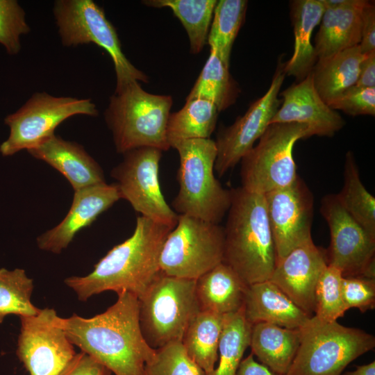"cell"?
Instances as JSON below:
<instances>
[{"mask_svg": "<svg viewBox=\"0 0 375 375\" xmlns=\"http://www.w3.org/2000/svg\"><path fill=\"white\" fill-rule=\"evenodd\" d=\"M105 312L85 318L62 317L73 344L115 375H146L145 367L156 350L146 342L139 321L138 298L123 292Z\"/></svg>", "mask_w": 375, "mask_h": 375, "instance_id": "cell-1", "label": "cell"}, {"mask_svg": "<svg viewBox=\"0 0 375 375\" xmlns=\"http://www.w3.org/2000/svg\"><path fill=\"white\" fill-rule=\"evenodd\" d=\"M172 228L138 216L128 239L108 251L90 274L67 277L65 284L81 301L105 291L128 292L139 298L160 272L161 249Z\"/></svg>", "mask_w": 375, "mask_h": 375, "instance_id": "cell-2", "label": "cell"}, {"mask_svg": "<svg viewBox=\"0 0 375 375\" xmlns=\"http://www.w3.org/2000/svg\"><path fill=\"white\" fill-rule=\"evenodd\" d=\"M223 262L249 285L269 280L276 262L265 195L231 190Z\"/></svg>", "mask_w": 375, "mask_h": 375, "instance_id": "cell-3", "label": "cell"}, {"mask_svg": "<svg viewBox=\"0 0 375 375\" xmlns=\"http://www.w3.org/2000/svg\"><path fill=\"white\" fill-rule=\"evenodd\" d=\"M172 102L171 96L149 93L138 81L114 93L104 118L117 152L143 147L168 150L166 132Z\"/></svg>", "mask_w": 375, "mask_h": 375, "instance_id": "cell-4", "label": "cell"}, {"mask_svg": "<svg viewBox=\"0 0 375 375\" xmlns=\"http://www.w3.org/2000/svg\"><path fill=\"white\" fill-rule=\"evenodd\" d=\"M179 155V190L172 207L180 215L219 224L228 212L231 192L215 178L217 147L214 140L191 139L172 146Z\"/></svg>", "mask_w": 375, "mask_h": 375, "instance_id": "cell-5", "label": "cell"}, {"mask_svg": "<svg viewBox=\"0 0 375 375\" xmlns=\"http://www.w3.org/2000/svg\"><path fill=\"white\" fill-rule=\"evenodd\" d=\"M299 331V346L286 375H341L350 362L375 347L373 335L315 316Z\"/></svg>", "mask_w": 375, "mask_h": 375, "instance_id": "cell-6", "label": "cell"}, {"mask_svg": "<svg viewBox=\"0 0 375 375\" xmlns=\"http://www.w3.org/2000/svg\"><path fill=\"white\" fill-rule=\"evenodd\" d=\"M196 280L157 275L138 298L142 333L153 349L181 342L191 319L200 311Z\"/></svg>", "mask_w": 375, "mask_h": 375, "instance_id": "cell-7", "label": "cell"}, {"mask_svg": "<svg viewBox=\"0 0 375 375\" xmlns=\"http://www.w3.org/2000/svg\"><path fill=\"white\" fill-rule=\"evenodd\" d=\"M53 15L63 46L94 43L110 55L116 75L115 93L135 81L147 83L148 76L124 54L116 29L104 10L92 0H57Z\"/></svg>", "mask_w": 375, "mask_h": 375, "instance_id": "cell-8", "label": "cell"}, {"mask_svg": "<svg viewBox=\"0 0 375 375\" xmlns=\"http://www.w3.org/2000/svg\"><path fill=\"white\" fill-rule=\"evenodd\" d=\"M311 136L303 124H269L258 144L241 160V187L265 194L290 185L297 176L293 147L299 140Z\"/></svg>", "mask_w": 375, "mask_h": 375, "instance_id": "cell-9", "label": "cell"}, {"mask_svg": "<svg viewBox=\"0 0 375 375\" xmlns=\"http://www.w3.org/2000/svg\"><path fill=\"white\" fill-rule=\"evenodd\" d=\"M224 252L223 226L178 215L162 245L160 270L167 276L197 280L223 262Z\"/></svg>", "mask_w": 375, "mask_h": 375, "instance_id": "cell-10", "label": "cell"}, {"mask_svg": "<svg viewBox=\"0 0 375 375\" xmlns=\"http://www.w3.org/2000/svg\"><path fill=\"white\" fill-rule=\"evenodd\" d=\"M78 115L96 117L99 112L90 99L34 93L17 111L5 117L10 133L0 144L1 154L10 156L36 147L55 134L62 122Z\"/></svg>", "mask_w": 375, "mask_h": 375, "instance_id": "cell-11", "label": "cell"}, {"mask_svg": "<svg viewBox=\"0 0 375 375\" xmlns=\"http://www.w3.org/2000/svg\"><path fill=\"white\" fill-rule=\"evenodd\" d=\"M160 149L143 147L123 153L122 161L111 171L121 199L138 212L156 222L174 228L178 215L168 205L159 180Z\"/></svg>", "mask_w": 375, "mask_h": 375, "instance_id": "cell-12", "label": "cell"}, {"mask_svg": "<svg viewBox=\"0 0 375 375\" xmlns=\"http://www.w3.org/2000/svg\"><path fill=\"white\" fill-rule=\"evenodd\" d=\"M17 356L29 375H60L76 355L53 308L19 317Z\"/></svg>", "mask_w": 375, "mask_h": 375, "instance_id": "cell-13", "label": "cell"}, {"mask_svg": "<svg viewBox=\"0 0 375 375\" xmlns=\"http://www.w3.org/2000/svg\"><path fill=\"white\" fill-rule=\"evenodd\" d=\"M320 212L331 233L328 264L339 269L343 277L375 278V237L348 213L336 194L322 199Z\"/></svg>", "mask_w": 375, "mask_h": 375, "instance_id": "cell-14", "label": "cell"}, {"mask_svg": "<svg viewBox=\"0 0 375 375\" xmlns=\"http://www.w3.org/2000/svg\"><path fill=\"white\" fill-rule=\"evenodd\" d=\"M283 65L279 60L265 94L254 101L233 124L219 131L215 142L217 147L215 170L219 176L241 161L270 124L282 102L278 94L285 77Z\"/></svg>", "mask_w": 375, "mask_h": 375, "instance_id": "cell-15", "label": "cell"}, {"mask_svg": "<svg viewBox=\"0 0 375 375\" xmlns=\"http://www.w3.org/2000/svg\"><path fill=\"white\" fill-rule=\"evenodd\" d=\"M264 195L277 262L312 240L313 197L299 175L290 185Z\"/></svg>", "mask_w": 375, "mask_h": 375, "instance_id": "cell-16", "label": "cell"}, {"mask_svg": "<svg viewBox=\"0 0 375 375\" xmlns=\"http://www.w3.org/2000/svg\"><path fill=\"white\" fill-rule=\"evenodd\" d=\"M328 265L326 251L308 242L276 262L269 281L310 315L315 311V290Z\"/></svg>", "mask_w": 375, "mask_h": 375, "instance_id": "cell-17", "label": "cell"}, {"mask_svg": "<svg viewBox=\"0 0 375 375\" xmlns=\"http://www.w3.org/2000/svg\"><path fill=\"white\" fill-rule=\"evenodd\" d=\"M120 199L115 183L106 182L74 190L67 215L57 226L37 238L38 248L53 253H60L81 230L92 224Z\"/></svg>", "mask_w": 375, "mask_h": 375, "instance_id": "cell-18", "label": "cell"}, {"mask_svg": "<svg viewBox=\"0 0 375 375\" xmlns=\"http://www.w3.org/2000/svg\"><path fill=\"white\" fill-rule=\"evenodd\" d=\"M281 104L270 122L299 123L308 126L312 136L333 137L345 124L341 115L320 97L312 72L281 93Z\"/></svg>", "mask_w": 375, "mask_h": 375, "instance_id": "cell-19", "label": "cell"}, {"mask_svg": "<svg viewBox=\"0 0 375 375\" xmlns=\"http://www.w3.org/2000/svg\"><path fill=\"white\" fill-rule=\"evenodd\" d=\"M325 5L314 49L324 60L358 45L361 39L362 11L367 0H322Z\"/></svg>", "mask_w": 375, "mask_h": 375, "instance_id": "cell-20", "label": "cell"}, {"mask_svg": "<svg viewBox=\"0 0 375 375\" xmlns=\"http://www.w3.org/2000/svg\"><path fill=\"white\" fill-rule=\"evenodd\" d=\"M65 176L74 190L106 183L103 171L80 144L52 135L40 144L27 151Z\"/></svg>", "mask_w": 375, "mask_h": 375, "instance_id": "cell-21", "label": "cell"}, {"mask_svg": "<svg viewBox=\"0 0 375 375\" xmlns=\"http://www.w3.org/2000/svg\"><path fill=\"white\" fill-rule=\"evenodd\" d=\"M242 308L252 325L265 322L298 329L311 317L269 280L247 285Z\"/></svg>", "mask_w": 375, "mask_h": 375, "instance_id": "cell-22", "label": "cell"}, {"mask_svg": "<svg viewBox=\"0 0 375 375\" xmlns=\"http://www.w3.org/2000/svg\"><path fill=\"white\" fill-rule=\"evenodd\" d=\"M325 5L322 0H294L290 2V17L293 26L294 44L290 59L284 64L285 75L292 76L297 81L309 75L317 61L312 33L319 24Z\"/></svg>", "mask_w": 375, "mask_h": 375, "instance_id": "cell-23", "label": "cell"}, {"mask_svg": "<svg viewBox=\"0 0 375 375\" xmlns=\"http://www.w3.org/2000/svg\"><path fill=\"white\" fill-rule=\"evenodd\" d=\"M247 285L228 265L221 262L196 280L201 311L227 315L243 307Z\"/></svg>", "mask_w": 375, "mask_h": 375, "instance_id": "cell-24", "label": "cell"}, {"mask_svg": "<svg viewBox=\"0 0 375 375\" xmlns=\"http://www.w3.org/2000/svg\"><path fill=\"white\" fill-rule=\"evenodd\" d=\"M300 342L298 329L260 322L252 325L251 353L272 371L286 375Z\"/></svg>", "mask_w": 375, "mask_h": 375, "instance_id": "cell-25", "label": "cell"}, {"mask_svg": "<svg viewBox=\"0 0 375 375\" xmlns=\"http://www.w3.org/2000/svg\"><path fill=\"white\" fill-rule=\"evenodd\" d=\"M366 54L358 45L345 49L324 60L317 61L312 72L314 86L328 106L358 80Z\"/></svg>", "mask_w": 375, "mask_h": 375, "instance_id": "cell-26", "label": "cell"}, {"mask_svg": "<svg viewBox=\"0 0 375 375\" xmlns=\"http://www.w3.org/2000/svg\"><path fill=\"white\" fill-rule=\"evenodd\" d=\"M224 315L199 311L190 322L181 343L188 356L203 371L211 372L218 360Z\"/></svg>", "mask_w": 375, "mask_h": 375, "instance_id": "cell-27", "label": "cell"}, {"mask_svg": "<svg viewBox=\"0 0 375 375\" xmlns=\"http://www.w3.org/2000/svg\"><path fill=\"white\" fill-rule=\"evenodd\" d=\"M218 113L215 106L207 100H187L181 110L169 116L166 135L170 148L183 140L210 138Z\"/></svg>", "mask_w": 375, "mask_h": 375, "instance_id": "cell-28", "label": "cell"}, {"mask_svg": "<svg viewBox=\"0 0 375 375\" xmlns=\"http://www.w3.org/2000/svg\"><path fill=\"white\" fill-rule=\"evenodd\" d=\"M227 67L212 51L204 65L187 100L201 99L211 102L222 111L232 106L240 92L238 83Z\"/></svg>", "mask_w": 375, "mask_h": 375, "instance_id": "cell-29", "label": "cell"}, {"mask_svg": "<svg viewBox=\"0 0 375 375\" xmlns=\"http://www.w3.org/2000/svg\"><path fill=\"white\" fill-rule=\"evenodd\" d=\"M216 0H147L142 3L154 8L167 7L181 21L190 41V52L199 53L207 42L217 4Z\"/></svg>", "mask_w": 375, "mask_h": 375, "instance_id": "cell-30", "label": "cell"}, {"mask_svg": "<svg viewBox=\"0 0 375 375\" xmlns=\"http://www.w3.org/2000/svg\"><path fill=\"white\" fill-rule=\"evenodd\" d=\"M252 324L245 318L243 308L224 315L218 347V365L204 375H236L246 349L249 347Z\"/></svg>", "mask_w": 375, "mask_h": 375, "instance_id": "cell-31", "label": "cell"}, {"mask_svg": "<svg viewBox=\"0 0 375 375\" xmlns=\"http://www.w3.org/2000/svg\"><path fill=\"white\" fill-rule=\"evenodd\" d=\"M348 213L375 237V198L362 184L353 153L348 151L344 164V183L336 194Z\"/></svg>", "mask_w": 375, "mask_h": 375, "instance_id": "cell-32", "label": "cell"}, {"mask_svg": "<svg viewBox=\"0 0 375 375\" xmlns=\"http://www.w3.org/2000/svg\"><path fill=\"white\" fill-rule=\"evenodd\" d=\"M248 1L219 0L215 6L207 42L221 60L229 67L234 41L244 21Z\"/></svg>", "mask_w": 375, "mask_h": 375, "instance_id": "cell-33", "label": "cell"}, {"mask_svg": "<svg viewBox=\"0 0 375 375\" xmlns=\"http://www.w3.org/2000/svg\"><path fill=\"white\" fill-rule=\"evenodd\" d=\"M33 281L23 269L0 268V324L9 315L33 316L40 309L31 302Z\"/></svg>", "mask_w": 375, "mask_h": 375, "instance_id": "cell-34", "label": "cell"}, {"mask_svg": "<svg viewBox=\"0 0 375 375\" xmlns=\"http://www.w3.org/2000/svg\"><path fill=\"white\" fill-rule=\"evenodd\" d=\"M341 271L328 264L315 290V317L325 322H334L344 316L347 308L342 294Z\"/></svg>", "mask_w": 375, "mask_h": 375, "instance_id": "cell-35", "label": "cell"}, {"mask_svg": "<svg viewBox=\"0 0 375 375\" xmlns=\"http://www.w3.org/2000/svg\"><path fill=\"white\" fill-rule=\"evenodd\" d=\"M145 372L146 375H204L188 356L181 342L156 349L154 357L146 365Z\"/></svg>", "mask_w": 375, "mask_h": 375, "instance_id": "cell-36", "label": "cell"}, {"mask_svg": "<svg viewBox=\"0 0 375 375\" xmlns=\"http://www.w3.org/2000/svg\"><path fill=\"white\" fill-rule=\"evenodd\" d=\"M31 31L26 13L16 0H0V44L10 55L21 50L20 37Z\"/></svg>", "mask_w": 375, "mask_h": 375, "instance_id": "cell-37", "label": "cell"}, {"mask_svg": "<svg viewBox=\"0 0 375 375\" xmlns=\"http://www.w3.org/2000/svg\"><path fill=\"white\" fill-rule=\"evenodd\" d=\"M328 106L351 116L375 115V87L353 85L333 100Z\"/></svg>", "mask_w": 375, "mask_h": 375, "instance_id": "cell-38", "label": "cell"}, {"mask_svg": "<svg viewBox=\"0 0 375 375\" xmlns=\"http://www.w3.org/2000/svg\"><path fill=\"white\" fill-rule=\"evenodd\" d=\"M342 294L348 309L365 312L375 308V278L350 276L342 278Z\"/></svg>", "mask_w": 375, "mask_h": 375, "instance_id": "cell-39", "label": "cell"}, {"mask_svg": "<svg viewBox=\"0 0 375 375\" xmlns=\"http://www.w3.org/2000/svg\"><path fill=\"white\" fill-rule=\"evenodd\" d=\"M111 372L87 353L81 351L60 375H111Z\"/></svg>", "mask_w": 375, "mask_h": 375, "instance_id": "cell-40", "label": "cell"}, {"mask_svg": "<svg viewBox=\"0 0 375 375\" xmlns=\"http://www.w3.org/2000/svg\"><path fill=\"white\" fill-rule=\"evenodd\" d=\"M362 53L375 51V6L367 1L362 11L361 39L358 44Z\"/></svg>", "mask_w": 375, "mask_h": 375, "instance_id": "cell-41", "label": "cell"}, {"mask_svg": "<svg viewBox=\"0 0 375 375\" xmlns=\"http://www.w3.org/2000/svg\"><path fill=\"white\" fill-rule=\"evenodd\" d=\"M354 85L362 88L375 87V51L366 54Z\"/></svg>", "mask_w": 375, "mask_h": 375, "instance_id": "cell-42", "label": "cell"}, {"mask_svg": "<svg viewBox=\"0 0 375 375\" xmlns=\"http://www.w3.org/2000/svg\"><path fill=\"white\" fill-rule=\"evenodd\" d=\"M236 375H284L272 371L266 365L256 362L251 353L242 359Z\"/></svg>", "mask_w": 375, "mask_h": 375, "instance_id": "cell-43", "label": "cell"}, {"mask_svg": "<svg viewBox=\"0 0 375 375\" xmlns=\"http://www.w3.org/2000/svg\"><path fill=\"white\" fill-rule=\"evenodd\" d=\"M341 375H375V362L369 364L357 366L356 370L347 372Z\"/></svg>", "mask_w": 375, "mask_h": 375, "instance_id": "cell-44", "label": "cell"}]
</instances>
